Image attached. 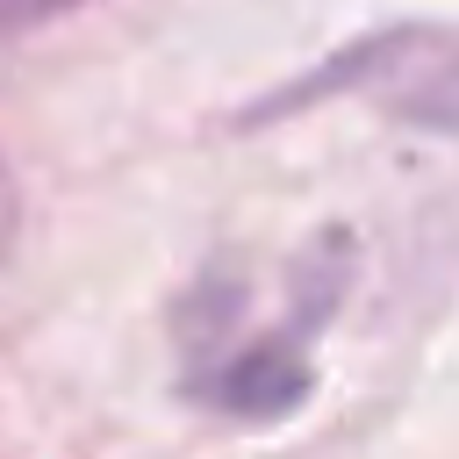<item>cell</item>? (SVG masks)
Listing matches in <instances>:
<instances>
[{
  "label": "cell",
  "instance_id": "obj_1",
  "mask_svg": "<svg viewBox=\"0 0 459 459\" xmlns=\"http://www.w3.org/2000/svg\"><path fill=\"white\" fill-rule=\"evenodd\" d=\"M316 93H366L402 122L423 129H459V36L452 29H387L351 50H337L316 79L280 93L273 108H301Z\"/></svg>",
  "mask_w": 459,
  "mask_h": 459
},
{
  "label": "cell",
  "instance_id": "obj_2",
  "mask_svg": "<svg viewBox=\"0 0 459 459\" xmlns=\"http://www.w3.org/2000/svg\"><path fill=\"white\" fill-rule=\"evenodd\" d=\"M194 394L237 423H287L308 394H316V366H308V344L301 330L287 337H244V344H222L201 359L194 373Z\"/></svg>",
  "mask_w": 459,
  "mask_h": 459
},
{
  "label": "cell",
  "instance_id": "obj_3",
  "mask_svg": "<svg viewBox=\"0 0 459 459\" xmlns=\"http://www.w3.org/2000/svg\"><path fill=\"white\" fill-rule=\"evenodd\" d=\"M79 0H0V43L7 36H22V29H36V22H50V14H72Z\"/></svg>",
  "mask_w": 459,
  "mask_h": 459
}]
</instances>
